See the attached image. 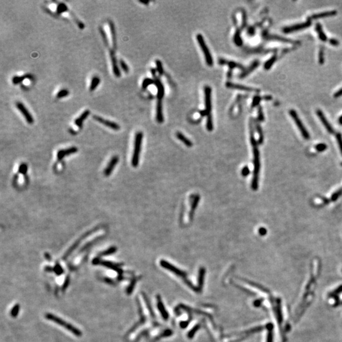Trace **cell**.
<instances>
[{
    "label": "cell",
    "instance_id": "44dd1931",
    "mask_svg": "<svg viewBox=\"0 0 342 342\" xmlns=\"http://www.w3.org/2000/svg\"><path fill=\"white\" fill-rule=\"evenodd\" d=\"M157 120L159 123L163 122V108L162 100H158L157 104Z\"/></svg>",
    "mask_w": 342,
    "mask_h": 342
},
{
    "label": "cell",
    "instance_id": "bcb514c9",
    "mask_svg": "<svg viewBox=\"0 0 342 342\" xmlns=\"http://www.w3.org/2000/svg\"><path fill=\"white\" fill-rule=\"evenodd\" d=\"M156 65H157V70L158 72H159L160 74H162L163 71V67L162 66V63L161 62V61L158 60H156Z\"/></svg>",
    "mask_w": 342,
    "mask_h": 342
},
{
    "label": "cell",
    "instance_id": "e0dca14e",
    "mask_svg": "<svg viewBox=\"0 0 342 342\" xmlns=\"http://www.w3.org/2000/svg\"><path fill=\"white\" fill-rule=\"evenodd\" d=\"M336 14H337V12L336 10L323 12L319 13V14H316L313 15L312 16V19H318L326 18V17H330L335 16V15H336Z\"/></svg>",
    "mask_w": 342,
    "mask_h": 342
},
{
    "label": "cell",
    "instance_id": "ac0fdd59",
    "mask_svg": "<svg viewBox=\"0 0 342 342\" xmlns=\"http://www.w3.org/2000/svg\"><path fill=\"white\" fill-rule=\"evenodd\" d=\"M259 64H260V63L258 61H257V60L253 62L252 64H251V66L249 67H248L247 68H246L245 70H244L243 71V72H242L240 74V78H245V77L249 75L251 72H253L255 69H256L258 67V66H259Z\"/></svg>",
    "mask_w": 342,
    "mask_h": 342
},
{
    "label": "cell",
    "instance_id": "e575fe53",
    "mask_svg": "<svg viewBox=\"0 0 342 342\" xmlns=\"http://www.w3.org/2000/svg\"><path fill=\"white\" fill-rule=\"evenodd\" d=\"M318 60L319 63L320 64H323L324 63V51L323 48H321L319 51V56H318Z\"/></svg>",
    "mask_w": 342,
    "mask_h": 342
},
{
    "label": "cell",
    "instance_id": "9a60e30c",
    "mask_svg": "<svg viewBox=\"0 0 342 342\" xmlns=\"http://www.w3.org/2000/svg\"><path fill=\"white\" fill-rule=\"evenodd\" d=\"M77 151V148H76V147H74V146L71 147V148H68L67 149L59 150L58 153H57L58 161H62V160L65 157H66V156H68V155L73 154V153H76Z\"/></svg>",
    "mask_w": 342,
    "mask_h": 342
},
{
    "label": "cell",
    "instance_id": "ab89813d",
    "mask_svg": "<svg viewBox=\"0 0 342 342\" xmlns=\"http://www.w3.org/2000/svg\"><path fill=\"white\" fill-rule=\"evenodd\" d=\"M119 63H120V66L121 68H122V69L124 71V72L125 73H128L129 71V67L127 66V65L125 63L124 60H120V62H119Z\"/></svg>",
    "mask_w": 342,
    "mask_h": 342
},
{
    "label": "cell",
    "instance_id": "4316f807",
    "mask_svg": "<svg viewBox=\"0 0 342 342\" xmlns=\"http://www.w3.org/2000/svg\"><path fill=\"white\" fill-rule=\"evenodd\" d=\"M219 63L221 64V65L228 64L229 68H230L231 69L235 68H239L241 69H244L243 67L239 63H236L235 62H228V61H226V60H225L224 59H220L219 60Z\"/></svg>",
    "mask_w": 342,
    "mask_h": 342
},
{
    "label": "cell",
    "instance_id": "ba28073f",
    "mask_svg": "<svg viewBox=\"0 0 342 342\" xmlns=\"http://www.w3.org/2000/svg\"><path fill=\"white\" fill-rule=\"evenodd\" d=\"M16 107L17 108V109L20 111V113L24 117V118L26 120H27V123L29 124H33L34 119L32 117V116L29 113V110L27 109V108L25 107L24 104L21 102H17Z\"/></svg>",
    "mask_w": 342,
    "mask_h": 342
},
{
    "label": "cell",
    "instance_id": "b9f144b4",
    "mask_svg": "<svg viewBox=\"0 0 342 342\" xmlns=\"http://www.w3.org/2000/svg\"><path fill=\"white\" fill-rule=\"evenodd\" d=\"M315 149L318 151H319V152H321V151H323L325 150L327 148V146L326 144H324V143H320L317 145L315 146Z\"/></svg>",
    "mask_w": 342,
    "mask_h": 342
},
{
    "label": "cell",
    "instance_id": "f907efd6",
    "mask_svg": "<svg viewBox=\"0 0 342 342\" xmlns=\"http://www.w3.org/2000/svg\"><path fill=\"white\" fill-rule=\"evenodd\" d=\"M329 42H330L331 45L335 46H338L339 44H340V42L338 41L337 40H336V39H335V38H331V39H330V40H329Z\"/></svg>",
    "mask_w": 342,
    "mask_h": 342
},
{
    "label": "cell",
    "instance_id": "cb8c5ba5",
    "mask_svg": "<svg viewBox=\"0 0 342 342\" xmlns=\"http://www.w3.org/2000/svg\"><path fill=\"white\" fill-rule=\"evenodd\" d=\"M200 196L197 194L194 198H193V200L192 203V206H191V210H190V212H189V219L192 220L193 217V215H194V211L196 210V208L197 207L198 205V203L199 201H200Z\"/></svg>",
    "mask_w": 342,
    "mask_h": 342
},
{
    "label": "cell",
    "instance_id": "f5cc1de1",
    "mask_svg": "<svg viewBox=\"0 0 342 342\" xmlns=\"http://www.w3.org/2000/svg\"><path fill=\"white\" fill-rule=\"evenodd\" d=\"M258 233L261 236H264L266 235L267 230H266V229L264 228H261L258 229Z\"/></svg>",
    "mask_w": 342,
    "mask_h": 342
},
{
    "label": "cell",
    "instance_id": "83f0119b",
    "mask_svg": "<svg viewBox=\"0 0 342 342\" xmlns=\"http://www.w3.org/2000/svg\"><path fill=\"white\" fill-rule=\"evenodd\" d=\"M99 83H100V79L97 76H94L92 78L91 82V84L89 86V91H93L94 90L96 89L98 86Z\"/></svg>",
    "mask_w": 342,
    "mask_h": 342
},
{
    "label": "cell",
    "instance_id": "74e56055",
    "mask_svg": "<svg viewBox=\"0 0 342 342\" xmlns=\"http://www.w3.org/2000/svg\"><path fill=\"white\" fill-rule=\"evenodd\" d=\"M19 309H20V306L19 304H17L14 307H13V309L11 311V315L13 318H15L17 315H18V313L19 312Z\"/></svg>",
    "mask_w": 342,
    "mask_h": 342
},
{
    "label": "cell",
    "instance_id": "f546056e",
    "mask_svg": "<svg viewBox=\"0 0 342 342\" xmlns=\"http://www.w3.org/2000/svg\"><path fill=\"white\" fill-rule=\"evenodd\" d=\"M255 125H256V129H257V133L258 135V145H261L262 144V143L264 142V134L262 132V128L261 127V125H260L258 122H256L255 124Z\"/></svg>",
    "mask_w": 342,
    "mask_h": 342
},
{
    "label": "cell",
    "instance_id": "d590c367",
    "mask_svg": "<svg viewBox=\"0 0 342 342\" xmlns=\"http://www.w3.org/2000/svg\"><path fill=\"white\" fill-rule=\"evenodd\" d=\"M99 32H100V34H101L102 37L103 38V40L104 42H105V44L107 46H109V41H108V38L107 36L106 32L105 31H104V29L101 27H99Z\"/></svg>",
    "mask_w": 342,
    "mask_h": 342
},
{
    "label": "cell",
    "instance_id": "8d00e7d4",
    "mask_svg": "<svg viewBox=\"0 0 342 342\" xmlns=\"http://www.w3.org/2000/svg\"><path fill=\"white\" fill-rule=\"evenodd\" d=\"M69 94L68 91L67 89H62L57 93V97L58 98H62L64 97H66Z\"/></svg>",
    "mask_w": 342,
    "mask_h": 342
},
{
    "label": "cell",
    "instance_id": "836d02e7",
    "mask_svg": "<svg viewBox=\"0 0 342 342\" xmlns=\"http://www.w3.org/2000/svg\"><path fill=\"white\" fill-rule=\"evenodd\" d=\"M116 251H117L116 247H115V246H112V247H110L109 249H107V250L104 251V252H102L100 255H102V256H106V255H111L112 253H115Z\"/></svg>",
    "mask_w": 342,
    "mask_h": 342
},
{
    "label": "cell",
    "instance_id": "db71d44e",
    "mask_svg": "<svg viewBox=\"0 0 342 342\" xmlns=\"http://www.w3.org/2000/svg\"><path fill=\"white\" fill-rule=\"evenodd\" d=\"M342 96V88H341L340 89H339L338 91H336L335 94H334V97L335 98H339L340 96Z\"/></svg>",
    "mask_w": 342,
    "mask_h": 342
},
{
    "label": "cell",
    "instance_id": "c3c4849f",
    "mask_svg": "<svg viewBox=\"0 0 342 342\" xmlns=\"http://www.w3.org/2000/svg\"><path fill=\"white\" fill-rule=\"evenodd\" d=\"M250 174V170L247 166H245L241 170V174L243 176L246 177Z\"/></svg>",
    "mask_w": 342,
    "mask_h": 342
},
{
    "label": "cell",
    "instance_id": "f1b7e54d",
    "mask_svg": "<svg viewBox=\"0 0 342 342\" xmlns=\"http://www.w3.org/2000/svg\"><path fill=\"white\" fill-rule=\"evenodd\" d=\"M32 77L30 75H25L23 76H14L12 78V83L14 84H18L22 83L25 79H31Z\"/></svg>",
    "mask_w": 342,
    "mask_h": 342
},
{
    "label": "cell",
    "instance_id": "9f6ffc18",
    "mask_svg": "<svg viewBox=\"0 0 342 342\" xmlns=\"http://www.w3.org/2000/svg\"><path fill=\"white\" fill-rule=\"evenodd\" d=\"M338 123L342 125V115H341L338 119Z\"/></svg>",
    "mask_w": 342,
    "mask_h": 342
},
{
    "label": "cell",
    "instance_id": "7c38bea8",
    "mask_svg": "<svg viewBox=\"0 0 342 342\" xmlns=\"http://www.w3.org/2000/svg\"><path fill=\"white\" fill-rule=\"evenodd\" d=\"M317 115L318 116L319 119L321 120V122L323 123V124L324 125V127L326 129V130L328 131V132L330 134H333L335 132L334 129H333V127L331 126V125L329 123L328 120H327V119L326 118L325 115H324V114L323 113V112L321 110H317Z\"/></svg>",
    "mask_w": 342,
    "mask_h": 342
},
{
    "label": "cell",
    "instance_id": "816d5d0a",
    "mask_svg": "<svg viewBox=\"0 0 342 342\" xmlns=\"http://www.w3.org/2000/svg\"><path fill=\"white\" fill-rule=\"evenodd\" d=\"M27 165H26V164H25V163H22L20 166L19 172H21V173H23V174H24V173H26V171H27Z\"/></svg>",
    "mask_w": 342,
    "mask_h": 342
},
{
    "label": "cell",
    "instance_id": "1f68e13d",
    "mask_svg": "<svg viewBox=\"0 0 342 342\" xmlns=\"http://www.w3.org/2000/svg\"><path fill=\"white\" fill-rule=\"evenodd\" d=\"M234 41H235V42L236 43V45L239 46H241L242 44H243V41H242V40L240 36V30H237V31L236 32L235 34V37H234Z\"/></svg>",
    "mask_w": 342,
    "mask_h": 342
},
{
    "label": "cell",
    "instance_id": "7bdbcfd3",
    "mask_svg": "<svg viewBox=\"0 0 342 342\" xmlns=\"http://www.w3.org/2000/svg\"><path fill=\"white\" fill-rule=\"evenodd\" d=\"M258 120L260 122L264 120V115L262 109L261 107H258Z\"/></svg>",
    "mask_w": 342,
    "mask_h": 342
},
{
    "label": "cell",
    "instance_id": "d4e9b609",
    "mask_svg": "<svg viewBox=\"0 0 342 342\" xmlns=\"http://www.w3.org/2000/svg\"><path fill=\"white\" fill-rule=\"evenodd\" d=\"M268 38L271 39V40H276V41H280V42H285V43H292V44H297V43H298V41H293L292 40H289V39L285 38V37H281V36H276V35H271L270 36H268Z\"/></svg>",
    "mask_w": 342,
    "mask_h": 342
},
{
    "label": "cell",
    "instance_id": "30bf717a",
    "mask_svg": "<svg viewBox=\"0 0 342 342\" xmlns=\"http://www.w3.org/2000/svg\"><path fill=\"white\" fill-rule=\"evenodd\" d=\"M93 118L97 120L98 122H99V123L102 124L103 125H105V126L109 127L112 129L115 130V131H118V130L120 129V125L117 124L114 122H112V121L109 120H106L103 118H102L101 117H99L97 115H94L93 116Z\"/></svg>",
    "mask_w": 342,
    "mask_h": 342
},
{
    "label": "cell",
    "instance_id": "60d3db41",
    "mask_svg": "<svg viewBox=\"0 0 342 342\" xmlns=\"http://www.w3.org/2000/svg\"><path fill=\"white\" fill-rule=\"evenodd\" d=\"M153 83H155V81H153L150 79H145L143 81V84H142L143 88L146 89L150 84H153Z\"/></svg>",
    "mask_w": 342,
    "mask_h": 342
},
{
    "label": "cell",
    "instance_id": "5bb4252c",
    "mask_svg": "<svg viewBox=\"0 0 342 342\" xmlns=\"http://www.w3.org/2000/svg\"><path fill=\"white\" fill-rule=\"evenodd\" d=\"M118 162H119V157L117 156H114V157L112 158L110 162L108 164L107 167H106L105 171H104V174H105V176H109L112 174V171H114V168L117 164Z\"/></svg>",
    "mask_w": 342,
    "mask_h": 342
},
{
    "label": "cell",
    "instance_id": "7a4b0ae2",
    "mask_svg": "<svg viewBox=\"0 0 342 342\" xmlns=\"http://www.w3.org/2000/svg\"><path fill=\"white\" fill-rule=\"evenodd\" d=\"M143 134L142 132H138L136 134L135 139V145H134V150L132 157V166L134 167H136L140 161V155L141 151V147L143 141Z\"/></svg>",
    "mask_w": 342,
    "mask_h": 342
},
{
    "label": "cell",
    "instance_id": "f6af8a7d",
    "mask_svg": "<svg viewBox=\"0 0 342 342\" xmlns=\"http://www.w3.org/2000/svg\"><path fill=\"white\" fill-rule=\"evenodd\" d=\"M261 100V97L260 96H255L253 99V102L252 103V107H255L258 105L260 102Z\"/></svg>",
    "mask_w": 342,
    "mask_h": 342
},
{
    "label": "cell",
    "instance_id": "ffe728a7",
    "mask_svg": "<svg viewBox=\"0 0 342 342\" xmlns=\"http://www.w3.org/2000/svg\"><path fill=\"white\" fill-rule=\"evenodd\" d=\"M109 27H110V33H111L112 41V46H113L114 50H115L117 48V36H116V32H115V26H114V24L113 23V22L111 21V20L109 21Z\"/></svg>",
    "mask_w": 342,
    "mask_h": 342
},
{
    "label": "cell",
    "instance_id": "8992f818",
    "mask_svg": "<svg viewBox=\"0 0 342 342\" xmlns=\"http://www.w3.org/2000/svg\"><path fill=\"white\" fill-rule=\"evenodd\" d=\"M161 264L164 268H166V269L171 271V272H174V273H175L177 276H179L181 277V278H183L184 279L185 282L186 283H188V284L189 285V287H190L191 288H194L193 286L191 283H190V282H189V281L186 279V274L184 273V272H183L182 271L179 270V269H177V268H176L174 266L171 265L170 263H168V262H167L166 261H161Z\"/></svg>",
    "mask_w": 342,
    "mask_h": 342
},
{
    "label": "cell",
    "instance_id": "6da1fadb",
    "mask_svg": "<svg viewBox=\"0 0 342 342\" xmlns=\"http://www.w3.org/2000/svg\"><path fill=\"white\" fill-rule=\"evenodd\" d=\"M250 141L252 146L253 153V174L252 181V188L254 191L258 188L259 180V172L261 168V162H260V153L258 148V143L255 140L254 137L253 127L252 125V121L250 120Z\"/></svg>",
    "mask_w": 342,
    "mask_h": 342
},
{
    "label": "cell",
    "instance_id": "d6986e66",
    "mask_svg": "<svg viewBox=\"0 0 342 342\" xmlns=\"http://www.w3.org/2000/svg\"><path fill=\"white\" fill-rule=\"evenodd\" d=\"M89 114H90L89 110H85L83 113L79 117L75 120V121H74L75 124L77 125L78 127L81 129L82 127H83V124L84 120L88 118V117L89 116Z\"/></svg>",
    "mask_w": 342,
    "mask_h": 342
},
{
    "label": "cell",
    "instance_id": "4dcf8cb0",
    "mask_svg": "<svg viewBox=\"0 0 342 342\" xmlns=\"http://www.w3.org/2000/svg\"><path fill=\"white\" fill-rule=\"evenodd\" d=\"M276 60H277V56L273 55L271 58H269V60H267V61H266V63H264V66L266 70H269V69H270L272 67V66H273V64L275 63V62L276 61Z\"/></svg>",
    "mask_w": 342,
    "mask_h": 342
},
{
    "label": "cell",
    "instance_id": "7402d4cb",
    "mask_svg": "<svg viewBox=\"0 0 342 342\" xmlns=\"http://www.w3.org/2000/svg\"><path fill=\"white\" fill-rule=\"evenodd\" d=\"M315 31H316L319 38L323 42H326L328 40V37L326 35V34L323 31V29L322 27V25L320 23H317L315 25Z\"/></svg>",
    "mask_w": 342,
    "mask_h": 342
},
{
    "label": "cell",
    "instance_id": "484cf974",
    "mask_svg": "<svg viewBox=\"0 0 342 342\" xmlns=\"http://www.w3.org/2000/svg\"><path fill=\"white\" fill-rule=\"evenodd\" d=\"M176 137H177V138H178V139H179V140L183 142V143H184V144L186 146H187L188 147H192V146H193V143H192V142L191 141H190V140L188 139V138H187L186 137V136H185L183 135V134H182V133H181V132H176Z\"/></svg>",
    "mask_w": 342,
    "mask_h": 342
},
{
    "label": "cell",
    "instance_id": "ee69618b",
    "mask_svg": "<svg viewBox=\"0 0 342 342\" xmlns=\"http://www.w3.org/2000/svg\"><path fill=\"white\" fill-rule=\"evenodd\" d=\"M341 194H342V189H340L338 190V191H337L336 192H335L334 194H333V195L331 196V200L332 201H336L338 199V198L340 196H341Z\"/></svg>",
    "mask_w": 342,
    "mask_h": 342
},
{
    "label": "cell",
    "instance_id": "6f0895ef",
    "mask_svg": "<svg viewBox=\"0 0 342 342\" xmlns=\"http://www.w3.org/2000/svg\"><path fill=\"white\" fill-rule=\"evenodd\" d=\"M140 1V3H144V4H146V5H147V4H148V3H149V1Z\"/></svg>",
    "mask_w": 342,
    "mask_h": 342
},
{
    "label": "cell",
    "instance_id": "52a82bcc",
    "mask_svg": "<svg viewBox=\"0 0 342 342\" xmlns=\"http://www.w3.org/2000/svg\"><path fill=\"white\" fill-rule=\"evenodd\" d=\"M312 24V22L310 19H308L305 22H302L300 24H297L295 25H293L292 26H289V27H286L283 28V32L284 33H291L293 32H296L298 31H300L302 29H304L307 27H309Z\"/></svg>",
    "mask_w": 342,
    "mask_h": 342
},
{
    "label": "cell",
    "instance_id": "680465c9",
    "mask_svg": "<svg viewBox=\"0 0 342 342\" xmlns=\"http://www.w3.org/2000/svg\"><path fill=\"white\" fill-rule=\"evenodd\" d=\"M264 98H265V99H271L272 98L271 97V96H266V97H264Z\"/></svg>",
    "mask_w": 342,
    "mask_h": 342
},
{
    "label": "cell",
    "instance_id": "f35d334b",
    "mask_svg": "<svg viewBox=\"0 0 342 342\" xmlns=\"http://www.w3.org/2000/svg\"><path fill=\"white\" fill-rule=\"evenodd\" d=\"M336 138L338 142V145L339 146V148L341 151V153L342 154V136L340 133H337L336 135Z\"/></svg>",
    "mask_w": 342,
    "mask_h": 342
},
{
    "label": "cell",
    "instance_id": "8fae6325",
    "mask_svg": "<svg viewBox=\"0 0 342 342\" xmlns=\"http://www.w3.org/2000/svg\"><path fill=\"white\" fill-rule=\"evenodd\" d=\"M110 59H111V62H112V69H113L114 74L117 77H120L121 76V73H120L119 67L118 66L117 60V58L115 57L114 51L113 50H110Z\"/></svg>",
    "mask_w": 342,
    "mask_h": 342
},
{
    "label": "cell",
    "instance_id": "2e32d148",
    "mask_svg": "<svg viewBox=\"0 0 342 342\" xmlns=\"http://www.w3.org/2000/svg\"><path fill=\"white\" fill-rule=\"evenodd\" d=\"M226 87L228 88H231V89L244 90V91H248V92H258V89L252 88H249V87H247V86H243V85H241V84H235V83H230V82H228V83H226Z\"/></svg>",
    "mask_w": 342,
    "mask_h": 342
},
{
    "label": "cell",
    "instance_id": "9c48e42d",
    "mask_svg": "<svg viewBox=\"0 0 342 342\" xmlns=\"http://www.w3.org/2000/svg\"><path fill=\"white\" fill-rule=\"evenodd\" d=\"M205 110H204L206 115L208 116L211 114L210 112L212 110V103H211V91L212 89L209 86H205Z\"/></svg>",
    "mask_w": 342,
    "mask_h": 342
},
{
    "label": "cell",
    "instance_id": "7dc6e473",
    "mask_svg": "<svg viewBox=\"0 0 342 342\" xmlns=\"http://www.w3.org/2000/svg\"><path fill=\"white\" fill-rule=\"evenodd\" d=\"M67 8L66 5H63V4H60V5H59L58 6L57 12H58V13H59V14H62V13L67 11Z\"/></svg>",
    "mask_w": 342,
    "mask_h": 342
},
{
    "label": "cell",
    "instance_id": "11a10c76",
    "mask_svg": "<svg viewBox=\"0 0 342 342\" xmlns=\"http://www.w3.org/2000/svg\"><path fill=\"white\" fill-rule=\"evenodd\" d=\"M255 28H254V27H250L249 28V29L248 30V33L250 34V35H252V36H253V34H255Z\"/></svg>",
    "mask_w": 342,
    "mask_h": 342
},
{
    "label": "cell",
    "instance_id": "d6a6232c",
    "mask_svg": "<svg viewBox=\"0 0 342 342\" xmlns=\"http://www.w3.org/2000/svg\"><path fill=\"white\" fill-rule=\"evenodd\" d=\"M206 126H207V130H209V131H212L213 129H214V125H213L212 117V115H211V114H210V115H209L207 116Z\"/></svg>",
    "mask_w": 342,
    "mask_h": 342
},
{
    "label": "cell",
    "instance_id": "4fadbf2b",
    "mask_svg": "<svg viewBox=\"0 0 342 342\" xmlns=\"http://www.w3.org/2000/svg\"><path fill=\"white\" fill-rule=\"evenodd\" d=\"M151 73H153L154 79H155V84L157 86V88L158 89V94H157V98L158 100H162V99L164 95V88L162 83L160 81L158 78L155 76V71L154 69L151 70Z\"/></svg>",
    "mask_w": 342,
    "mask_h": 342
},
{
    "label": "cell",
    "instance_id": "681fc988",
    "mask_svg": "<svg viewBox=\"0 0 342 342\" xmlns=\"http://www.w3.org/2000/svg\"><path fill=\"white\" fill-rule=\"evenodd\" d=\"M246 14L244 11L242 12V28L245 27L246 24Z\"/></svg>",
    "mask_w": 342,
    "mask_h": 342
},
{
    "label": "cell",
    "instance_id": "603a6c76",
    "mask_svg": "<svg viewBox=\"0 0 342 342\" xmlns=\"http://www.w3.org/2000/svg\"><path fill=\"white\" fill-rule=\"evenodd\" d=\"M92 232H93V231H89V232H88V233H86L85 234V235H84L83 236H82V238H80L79 240H77V241L76 242V243H75L74 244H73V245L72 246V247H71L70 249H69V250L67 251V252L66 253V255H65V256H64V258L67 257L68 256V255H70V254H71V253L73 252V251L76 248L77 246L79 245V243H81V241H82V240H83L84 238H85L86 237L90 235V234H91V233H92Z\"/></svg>",
    "mask_w": 342,
    "mask_h": 342
},
{
    "label": "cell",
    "instance_id": "277c9868",
    "mask_svg": "<svg viewBox=\"0 0 342 342\" xmlns=\"http://www.w3.org/2000/svg\"><path fill=\"white\" fill-rule=\"evenodd\" d=\"M197 40L198 42L199 43V45H200V46L201 48V49L203 51V54H204L207 64L209 65V66H212L214 63L213 58H212V55H211V53L209 51V48H208V46H207L206 43L205 42L204 38H203L202 34H198L197 35Z\"/></svg>",
    "mask_w": 342,
    "mask_h": 342
},
{
    "label": "cell",
    "instance_id": "5b68a950",
    "mask_svg": "<svg viewBox=\"0 0 342 342\" xmlns=\"http://www.w3.org/2000/svg\"><path fill=\"white\" fill-rule=\"evenodd\" d=\"M289 114H290L292 118L293 119L294 122H295L298 129L300 130L302 136L304 137L305 140H309L310 138V135L309 134L308 131H307V130L305 129L304 124H303L302 120L299 118V117L298 116L296 111L294 110H289Z\"/></svg>",
    "mask_w": 342,
    "mask_h": 342
},
{
    "label": "cell",
    "instance_id": "3957f363",
    "mask_svg": "<svg viewBox=\"0 0 342 342\" xmlns=\"http://www.w3.org/2000/svg\"><path fill=\"white\" fill-rule=\"evenodd\" d=\"M45 317L46 318V319H48L50 321H53L55 323H57L59 325L62 326V327L65 328L66 329L69 331L72 332L73 335L77 336H81L82 335V333L78 330L77 328H75L73 326H72V324H69L68 323H67L66 321H63V319L59 318L58 317L56 316V315H54L53 314H46L45 315Z\"/></svg>",
    "mask_w": 342,
    "mask_h": 342
},
{
    "label": "cell",
    "instance_id": "91938a15",
    "mask_svg": "<svg viewBox=\"0 0 342 342\" xmlns=\"http://www.w3.org/2000/svg\"><path fill=\"white\" fill-rule=\"evenodd\" d=\"M341 166H342V163H341Z\"/></svg>",
    "mask_w": 342,
    "mask_h": 342
}]
</instances>
